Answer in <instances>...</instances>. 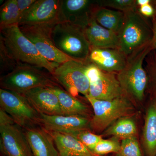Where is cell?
Listing matches in <instances>:
<instances>
[{"mask_svg": "<svg viewBox=\"0 0 156 156\" xmlns=\"http://www.w3.org/2000/svg\"><path fill=\"white\" fill-rule=\"evenodd\" d=\"M0 42L19 64L45 69L52 75L60 65L48 61L42 56L35 45L23 34L18 24L1 30Z\"/></svg>", "mask_w": 156, "mask_h": 156, "instance_id": "1", "label": "cell"}, {"mask_svg": "<svg viewBox=\"0 0 156 156\" xmlns=\"http://www.w3.org/2000/svg\"><path fill=\"white\" fill-rule=\"evenodd\" d=\"M125 13L124 23L118 34V49L128 58L151 43L153 31L148 18L141 15L138 8Z\"/></svg>", "mask_w": 156, "mask_h": 156, "instance_id": "2", "label": "cell"}, {"mask_svg": "<svg viewBox=\"0 0 156 156\" xmlns=\"http://www.w3.org/2000/svg\"><path fill=\"white\" fill-rule=\"evenodd\" d=\"M152 50L151 44L127 58L126 67L117 74L118 80L125 95L131 100H143L148 86V77L144 68L146 56Z\"/></svg>", "mask_w": 156, "mask_h": 156, "instance_id": "3", "label": "cell"}, {"mask_svg": "<svg viewBox=\"0 0 156 156\" xmlns=\"http://www.w3.org/2000/svg\"><path fill=\"white\" fill-rule=\"evenodd\" d=\"M54 44L73 59L87 62L91 50L84 27L66 21L53 26L51 33Z\"/></svg>", "mask_w": 156, "mask_h": 156, "instance_id": "4", "label": "cell"}, {"mask_svg": "<svg viewBox=\"0 0 156 156\" xmlns=\"http://www.w3.org/2000/svg\"><path fill=\"white\" fill-rule=\"evenodd\" d=\"M41 68L22 64L1 77V89L23 93L40 87H60L53 76Z\"/></svg>", "mask_w": 156, "mask_h": 156, "instance_id": "5", "label": "cell"}, {"mask_svg": "<svg viewBox=\"0 0 156 156\" xmlns=\"http://www.w3.org/2000/svg\"><path fill=\"white\" fill-rule=\"evenodd\" d=\"M86 98L94 111L90 130L96 133L106 130L117 120L126 117L134 110L131 100L126 95L108 101L98 100L89 95Z\"/></svg>", "mask_w": 156, "mask_h": 156, "instance_id": "6", "label": "cell"}, {"mask_svg": "<svg viewBox=\"0 0 156 156\" xmlns=\"http://www.w3.org/2000/svg\"><path fill=\"white\" fill-rule=\"evenodd\" d=\"M0 106L23 129L40 126V113L22 94L0 89Z\"/></svg>", "mask_w": 156, "mask_h": 156, "instance_id": "7", "label": "cell"}, {"mask_svg": "<svg viewBox=\"0 0 156 156\" xmlns=\"http://www.w3.org/2000/svg\"><path fill=\"white\" fill-rule=\"evenodd\" d=\"M1 156H33L23 128L0 110Z\"/></svg>", "mask_w": 156, "mask_h": 156, "instance_id": "8", "label": "cell"}, {"mask_svg": "<svg viewBox=\"0 0 156 156\" xmlns=\"http://www.w3.org/2000/svg\"><path fill=\"white\" fill-rule=\"evenodd\" d=\"M89 61L73 60L59 65L52 76L66 92L75 97L78 93L85 97L89 95L90 83L86 74Z\"/></svg>", "mask_w": 156, "mask_h": 156, "instance_id": "9", "label": "cell"}, {"mask_svg": "<svg viewBox=\"0 0 156 156\" xmlns=\"http://www.w3.org/2000/svg\"><path fill=\"white\" fill-rule=\"evenodd\" d=\"M54 25L19 26L23 34L35 45L42 56L48 61L61 64L66 62L76 60L65 55L55 46L51 35Z\"/></svg>", "mask_w": 156, "mask_h": 156, "instance_id": "10", "label": "cell"}, {"mask_svg": "<svg viewBox=\"0 0 156 156\" xmlns=\"http://www.w3.org/2000/svg\"><path fill=\"white\" fill-rule=\"evenodd\" d=\"M61 1L36 0L22 15L19 26L54 25L62 22Z\"/></svg>", "mask_w": 156, "mask_h": 156, "instance_id": "11", "label": "cell"}, {"mask_svg": "<svg viewBox=\"0 0 156 156\" xmlns=\"http://www.w3.org/2000/svg\"><path fill=\"white\" fill-rule=\"evenodd\" d=\"M39 126L48 132L73 134L90 130L91 118L81 116L48 115L40 113Z\"/></svg>", "mask_w": 156, "mask_h": 156, "instance_id": "12", "label": "cell"}, {"mask_svg": "<svg viewBox=\"0 0 156 156\" xmlns=\"http://www.w3.org/2000/svg\"><path fill=\"white\" fill-rule=\"evenodd\" d=\"M97 1L61 0L62 22L66 21L85 28L93 17Z\"/></svg>", "mask_w": 156, "mask_h": 156, "instance_id": "13", "label": "cell"}, {"mask_svg": "<svg viewBox=\"0 0 156 156\" xmlns=\"http://www.w3.org/2000/svg\"><path fill=\"white\" fill-rule=\"evenodd\" d=\"M20 94L27 98L40 113L63 115L58 98L50 87H37Z\"/></svg>", "mask_w": 156, "mask_h": 156, "instance_id": "14", "label": "cell"}, {"mask_svg": "<svg viewBox=\"0 0 156 156\" xmlns=\"http://www.w3.org/2000/svg\"><path fill=\"white\" fill-rule=\"evenodd\" d=\"M88 61L101 71L117 74L126 67L127 58L118 49L91 48Z\"/></svg>", "mask_w": 156, "mask_h": 156, "instance_id": "15", "label": "cell"}, {"mask_svg": "<svg viewBox=\"0 0 156 156\" xmlns=\"http://www.w3.org/2000/svg\"><path fill=\"white\" fill-rule=\"evenodd\" d=\"M89 96L100 100H112L126 95L115 73L101 71L95 80L89 83Z\"/></svg>", "mask_w": 156, "mask_h": 156, "instance_id": "16", "label": "cell"}, {"mask_svg": "<svg viewBox=\"0 0 156 156\" xmlns=\"http://www.w3.org/2000/svg\"><path fill=\"white\" fill-rule=\"evenodd\" d=\"M33 156H60L52 136L41 126L23 129Z\"/></svg>", "mask_w": 156, "mask_h": 156, "instance_id": "17", "label": "cell"}, {"mask_svg": "<svg viewBox=\"0 0 156 156\" xmlns=\"http://www.w3.org/2000/svg\"><path fill=\"white\" fill-rule=\"evenodd\" d=\"M84 31L91 48L118 49V34L99 25L93 17Z\"/></svg>", "mask_w": 156, "mask_h": 156, "instance_id": "18", "label": "cell"}, {"mask_svg": "<svg viewBox=\"0 0 156 156\" xmlns=\"http://www.w3.org/2000/svg\"><path fill=\"white\" fill-rule=\"evenodd\" d=\"M48 132L52 136L60 156H98L93 154L74 135Z\"/></svg>", "mask_w": 156, "mask_h": 156, "instance_id": "19", "label": "cell"}, {"mask_svg": "<svg viewBox=\"0 0 156 156\" xmlns=\"http://www.w3.org/2000/svg\"><path fill=\"white\" fill-rule=\"evenodd\" d=\"M50 88L58 98L63 115L81 116L90 118L89 117V109L87 105L64 91L60 87Z\"/></svg>", "mask_w": 156, "mask_h": 156, "instance_id": "20", "label": "cell"}, {"mask_svg": "<svg viewBox=\"0 0 156 156\" xmlns=\"http://www.w3.org/2000/svg\"><path fill=\"white\" fill-rule=\"evenodd\" d=\"M143 144L146 156H156V102L154 101L147 112Z\"/></svg>", "mask_w": 156, "mask_h": 156, "instance_id": "21", "label": "cell"}, {"mask_svg": "<svg viewBox=\"0 0 156 156\" xmlns=\"http://www.w3.org/2000/svg\"><path fill=\"white\" fill-rule=\"evenodd\" d=\"M93 17L99 25L118 34L124 23L125 13L97 6L93 12Z\"/></svg>", "mask_w": 156, "mask_h": 156, "instance_id": "22", "label": "cell"}, {"mask_svg": "<svg viewBox=\"0 0 156 156\" xmlns=\"http://www.w3.org/2000/svg\"><path fill=\"white\" fill-rule=\"evenodd\" d=\"M136 123L134 119L125 117L119 119L107 128L103 135L113 136L123 140L136 136Z\"/></svg>", "mask_w": 156, "mask_h": 156, "instance_id": "23", "label": "cell"}, {"mask_svg": "<svg viewBox=\"0 0 156 156\" xmlns=\"http://www.w3.org/2000/svg\"><path fill=\"white\" fill-rule=\"evenodd\" d=\"M21 17L16 0L5 1L0 9V29L19 25Z\"/></svg>", "mask_w": 156, "mask_h": 156, "instance_id": "24", "label": "cell"}, {"mask_svg": "<svg viewBox=\"0 0 156 156\" xmlns=\"http://www.w3.org/2000/svg\"><path fill=\"white\" fill-rule=\"evenodd\" d=\"M144 68L148 77V86L153 101L156 102V50H151L144 61Z\"/></svg>", "mask_w": 156, "mask_h": 156, "instance_id": "25", "label": "cell"}, {"mask_svg": "<svg viewBox=\"0 0 156 156\" xmlns=\"http://www.w3.org/2000/svg\"><path fill=\"white\" fill-rule=\"evenodd\" d=\"M98 7L108 8L125 12L138 8L136 0H99L97 1Z\"/></svg>", "mask_w": 156, "mask_h": 156, "instance_id": "26", "label": "cell"}, {"mask_svg": "<svg viewBox=\"0 0 156 156\" xmlns=\"http://www.w3.org/2000/svg\"><path fill=\"white\" fill-rule=\"evenodd\" d=\"M117 156H143L136 136L122 140Z\"/></svg>", "mask_w": 156, "mask_h": 156, "instance_id": "27", "label": "cell"}, {"mask_svg": "<svg viewBox=\"0 0 156 156\" xmlns=\"http://www.w3.org/2000/svg\"><path fill=\"white\" fill-rule=\"evenodd\" d=\"M120 147L121 144L117 138L108 140L102 139L96 144L92 152L98 156L112 153L117 154L120 150Z\"/></svg>", "mask_w": 156, "mask_h": 156, "instance_id": "28", "label": "cell"}, {"mask_svg": "<svg viewBox=\"0 0 156 156\" xmlns=\"http://www.w3.org/2000/svg\"><path fill=\"white\" fill-rule=\"evenodd\" d=\"M1 73L5 75L11 72L19 65L8 53L2 43L0 42ZM4 76V75H3Z\"/></svg>", "mask_w": 156, "mask_h": 156, "instance_id": "29", "label": "cell"}, {"mask_svg": "<svg viewBox=\"0 0 156 156\" xmlns=\"http://www.w3.org/2000/svg\"><path fill=\"white\" fill-rule=\"evenodd\" d=\"M72 135L75 136L92 152L96 144L102 139L101 135L94 134L89 130L80 131Z\"/></svg>", "mask_w": 156, "mask_h": 156, "instance_id": "30", "label": "cell"}, {"mask_svg": "<svg viewBox=\"0 0 156 156\" xmlns=\"http://www.w3.org/2000/svg\"><path fill=\"white\" fill-rule=\"evenodd\" d=\"M154 1L150 4L138 7V11L141 15L148 18L154 17L156 14V8L154 5Z\"/></svg>", "mask_w": 156, "mask_h": 156, "instance_id": "31", "label": "cell"}, {"mask_svg": "<svg viewBox=\"0 0 156 156\" xmlns=\"http://www.w3.org/2000/svg\"><path fill=\"white\" fill-rule=\"evenodd\" d=\"M36 1V0H16L17 7L21 17Z\"/></svg>", "mask_w": 156, "mask_h": 156, "instance_id": "32", "label": "cell"}, {"mask_svg": "<svg viewBox=\"0 0 156 156\" xmlns=\"http://www.w3.org/2000/svg\"><path fill=\"white\" fill-rule=\"evenodd\" d=\"M151 24L153 31V38L151 45L152 50H156V14L151 18Z\"/></svg>", "mask_w": 156, "mask_h": 156, "instance_id": "33", "label": "cell"}, {"mask_svg": "<svg viewBox=\"0 0 156 156\" xmlns=\"http://www.w3.org/2000/svg\"><path fill=\"white\" fill-rule=\"evenodd\" d=\"M153 1H151V0H136V5L138 7L144 5L150 4Z\"/></svg>", "mask_w": 156, "mask_h": 156, "instance_id": "34", "label": "cell"}]
</instances>
